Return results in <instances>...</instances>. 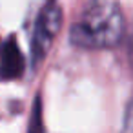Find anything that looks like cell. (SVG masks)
<instances>
[{"mask_svg": "<svg viewBox=\"0 0 133 133\" xmlns=\"http://www.w3.org/2000/svg\"><path fill=\"white\" fill-rule=\"evenodd\" d=\"M62 26V9L57 2H49L38 15L35 31H33V40H31V58L33 64H38L46 53L49 51L53 38L58 35Z\"/></svg>", "mask_w": 133, "mask_h": 133, "instance_id": "cell-2", "label": "cell"}, {"mask_svg": "<svg viewBox=\"0 0 133 133\" xmlns=\"http://www.w3.org/2000/svg\"><path fill=\"white\" fill-rule=\"evenodd\" d=\"M26 69V58L15 38H9L0 48V77L11 80L18 78Z\"/></svg>", "mask_w": 133, "mask_h": 133, "instance_id": "cell-3", "label": "cell"}, {"mask_svg": "<svg viewBox=\"0 0 133 133\" xmlns=\"http://www.w3.org/2000/svg\"><path fill=\"white\" fill-rule=\"evenodd\" d=\"M131 62H133V51H131Z\"/></svg>", "mask_w": 133, "mask_h": 133, "instance_id": "cell-5", "label": "cell"}, {"mask_svg": "<svg viewBox=\"0 0 133 133\" xmlns=\"http://www.w3.org/2000/svg\"><path fill=\"white\" fill-rule=\"evenodd\" d=\"M124 35V15L118 0H89L71 40L84 48H113Z\"/></svg>", "mask_w": 133, "mask_h": 133, "instance_id": "cell-1", "label": "cell"}, {"mask_svg": "<svg viewBox=\"0 0 133 133\" xmlns=\"http://www.w3.org/2000/svg\"><path fill=\"white\" fill-rule=\"evenodd\" d=\"M124 131H133V98L128 102L126 115H124Z\"/></svg>", "mask_w": 133, "mask_h": 133, "instance_id": "cell-4", "label": "cell"}]
</instances>
